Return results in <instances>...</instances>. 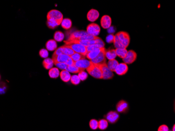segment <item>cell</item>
Segmentation results:
<instances>
[{"label": "cell", "mask_w": 175, "mask_h": 131, "mask_svg": "<svg viewBox=\"0 0 175 131\" xmlns=\"http://www.w3.org/2000/svg\"><path fill=\"white\" fill-rule=\"evenodd\" d=\"M88 73L94 78L98 79H103L102 73L98 65L93 64L91 62L90 65L87 69H86Z\"/></svg>", "instance_id": "6da1fadb"}, {"label": "cell", "mask_w": 175, "mask_h": 131, "mask_svg": "<svg viewBox=\"0 0 175 131\" xmlns=\"http://www.w3.org/2000/svg\"><path fill=\"white\" fill-rule=\"evenodd\" d=\"M52 60L54 62V63H65L68 65H75V62L72 60L70 56L66 55L64 54H60L58 56H53L52 57Z\"/></svg>", "instance_id": "7a4b0ae2"}, {"label": "cell", "mask_w": 175, "mask_h": 131, "mask_svg": "<svg viewBox=\"0 0 175 131\" xmlns=\"http://www.w3.org/2000/svg\"><path fill=\"white\" fill-rule=\"evenodd\" d=\"M105 47L102 48L101 50L94 59L91 60V61L95 64H105L107 63V58L105 56Z\"/></svg>", "instance_id": "3957f363"}, {"label": "cell", "mask_w": 175, "mask_h": 131, "mask_svg": "<svg viewBox=\"0 0 175 131\" xmlns=\"http://www.w3.org/2000/svg\"><path fill=\"white\" fill-rule=\"evenodd\" d=\"M117 36L118 37L120 42L124 47L125 49L127 48L130 43V36L129 34L125 31H120L118 33Z\"/></svg>", "instance_id": "277c9868"}, {"label": "cell", "mask_w": 175, "mask_h": 131, "mask_svg": "<svg viewBox=\"0 0 175 131\" xmlns=\"http://www.w3.org/2000/svg\"><path fill=\"white\" fill-rule=\"evenodd\" d=\"M63 14L56 10H52L49 12L47 15V19H53L59 22L61 24L63 20Z\"/></svg>", "instance_id": "5b68a950"}, {"label": "cell", "mask_w": 175, "mask_h": 131, "mask_svg": "<svg viewBox=\"0 0 175 131\" xmlns=\"http://www.w3.org/2000/svg\"><path fill=\"white\" fill-rule=\"evenodd\" d=\"M68 45L69 47L71 48L76 53H80L84 56H86L87 53V47L83 45L79 44V43H70Z\"/></svg>", "instance_id": "8992f818"}, {"label": "cell", "mask_w": 175, "mask_h": 131, "mask_svg": "<svg viewBox=\"0 0 175 131\" xmlns=\"http://www.w3.org/2000/svg\"><path fill=\"white\" fill-rule=\"evenodd\" d=\"M101 70L102 73V77L103 79H109L113 77L114 74L113 72H112L108 67L107 64H97Z\"/></svg>", "instance_id": "52a82bcc"}, {"label": "cell", "mask_w": 175, "mask_h": 131, "mask_svg": "<svg viewBox=\"0 0 175 131\" xmlns=\"http://www.w3.org/2000/svg\"><path fill=\"white\" fill-rule=\"evenodd\" d=\"M101 31L100 27L98 24L92 22L88 25L87 27V33L93 36H98Z\"/></svg>", "instance_id": "ba28073f"}, {"label": "cell", "mask_w": 175, "mask_h": 131, "mask_svg": "<svg viewBox=\"0 0 175 131\" xmlns=\"http://www.w3.org/2000/svg\"><path fill=\"white\" fill-rule=\"evenodd\" d=\"M137 58V54L134 51H127V53L123 61L126 64H132L135 61Z\"/></svg>", "instance_id": "9c48e42d"}, {"label": "cell", "mask_w": 175, "mask_h": 131, "mask_svg": "<svg viewBox=\"0 0 175 131\" xmlns=\"http://www.w3.org/2000/svg\"><path fill=\"white\" fill-rule=\"evenodd\" d=\"M68 34L67 40H71L75 39H79L82 37L87 35L88 33L86 31H76L70 33V34Z\"/></svg>", "instance_id": "30bf717a"}, {"label": "cell", "mask_w": 175, "mask_h": 131, "mask_svg": "<svg viewBox=\"0 0 175 131\" xmlns=\"http://www.w3.org/2000/svg\"><path fill=\"white\" fill-rule=\"evenodd\" d=\"M129 68L127 64L125 63H119L116 67L114 72H116L118 75L122 76L125 75L127 72Z\"/></svg>", "instance_id": "8fae6325"}, {"label": "cell", "mask_w": 175, "mask_h": 131, "mask_svg": "<svg viewBox=\"0 0 175 131\" xmlns=\"http://www.w3.org/2000/svg\"><path fill=\"white\" fill-rule=\"evenodd\" d=\"M100 23L102 28L104 29H108L111 26V18L109 15H104L102 17Z\"/></svg>", "instance_id": "7c38bea8"}, {"label": "cell", "mask_w": 175, "mask_h": 131, "mask_svg": "<svg viewBox=\"0 0 175 131\" xmlns=\"http://www.w3.org/2000/svg\"><path fill=\"white\" fill-rule=\"evenodd\" d=\"M99 12L95 9H91L88 12L87 14V19L91 22H95L99 17Z\"/></svg>", "instance_id": "4fadbf2b"}, {"label": "cell", "mask_w": 175, "mask_h": 131, "mask_svg": "<svg viewBox=\"0 0 175 131\" xmlns=\"http://www.w3.org/2000/svg\"><path fill=\"white\" fill-rule=\"evenodd\" d=\"M105 117L108 122L113 124L119 120V114L116 112L110 111L107 114Z\"/></svg>", "instance_id": "5bb4252c"}, {"label": "cell", "mask_w": 175, "mask_h": 131, "mask_svg": "<svg viewBox=\"0 0 175 131\" xmlns=\"http://www.w3.org/2000/svg\"><path fill=\"white\" fill-rule=\"evenodd\" d=\"M129 109V105L126 101L122 100L116 105V110L120 113H125Z\"/></svg>", "instance_id": "9a60e30c"}, {"label": "cell", "mask_w": 175, "mask_h": 131, "mask_svg": "<svg viewBox=\"0 0 175 131\" xmlns=\"http://www.w3.org/2000/svg\"><path fill=\"white\" fill-rule=\"evenodd\" d=\"M91 63V60L85 59H81L78 61L75 62V65L77 67L85 70L90 66Z\"/></svg>", "instance_id": "2e32d148"}, {"label": "cell", "mask_w": 175, "mask_h": 131, "mask_svg": "<svg viewBox=\"0 0 175 131\" xmlns=\"http://www.w3.org/2000/svg\"><path fill=\"white\" fill-rule=\"evenodd\" d=\"M101 49L102 48H96L93 50L88 52L87 54H86V58L89 59V60H91L92 59H94L96 56L98 55V54L100 52V51L101 50Z\"/></svg>", "instance_id": "e0dca14e"}, {"label": "cell", "mask_w": 175, "mask_h": 131, "mask_svg": "<svg viewBox=\"0 0 175 131\" xmlns=\"http://www.w3.org/2000/svg\"><path fill=\"white\" fill-rule=\"evenodd\" d=\"M46 47L47 50L50 51H53L56 50L57 48L56 41L54 39L49 40L46 43Z\"/></svg>", "instance_id": "ac0fdd59"}, {"label": "cell", "mask_w": 175, "mask_h": 131, "mask_svg": "<svg viewBox=\"0 0 175 131\" xmlns=\"http://www.w3.org/2000/svg\"><path fill=\"white\" fill-rule=\"evenodd\" d=\"M60 77L63 81L67 83L70 80L71 76L70 73L67 70H62V72H60Z\"/></svg>", "instance_id": "d6986e66"}, {"label": "cell", "mask_w": 175, "mask_h": 131, "mask_svg": "<svg viewBox=\"0 0 175 131\" xmlns=\"http://www.w3.org/2000/svg\"><path fill=\"white\" fill-rule=\"evenodd\" d=\"M49 76L51 78H57L59 77L60 71L59 69L57 67H51L49 71Z\"/></svg>", "instance_id": "ffe728a7"}, {"label": "cell", "mask_w": 175, "mask_h": 131, "mask_svg": "<svg viewBox=\"0 0 175 131\" xmlns=\"http://www.w3.org/2000/svg\"><path fill=\"white\" fill-rule=\"evenodd\" d=\"M61 26L62 28L66 30H68L70 29L72 27V21L70 19L66 18L63 19L62 22L61 23Z\"/></svg>", "instance_id": "44dd1931"}, {"label": "cell", "mask_w": 175, "mask_h": 131, "mask_svg": "<svg viewBox=\"0 0 175 131\" xmlns=\"http://www.w3.org/2000/svg\"><path fill=\"white\" fill-rule=\"evenodd\" d=\"M42 65L45 69L49 70L53 67L54 62L52 59L47 58L44 60V61L42 62Z\"/></svg>", "instance_id": "7402d4cb"}, {"label": "cell", "mask_w": 175, "mask_h": 131, "mask_svg": "<svg viewBox=\"0 0 175 131\" xmlns=\"http://www.w3.org/2000/svg\"><path fill=\"white\" fill-rule=\"evenodd\" d=\"M107 66L108 68L112 71V72H114L116 70V67L119 64L118 61L116 60V59H112V60H109V62H107Z\"/></svg>", "instance_id": "603a6c76"}, {"label": "cell", "mask_w": 175, "mask_h": 131, "mask_svg": "<svg viewBox=\"0 0 175 131\" xmlns=\"http://www.w3.org/2000/svg\"><path fill=\"white\" fill-rule=\"evenodd\" d=\"M61 25L59 22H58L56 20H53V19H48L47 22V25L48 28L54 29L55 28L57 27L58 26Z\"/></svg>", "instance_id": "cb8c5ba5"}, {"label": "cell", "mask_w": 175, "mask_h": 131, "mask_svg": "<svg viewBox=\"0 0 175 131\" xmlns=\"http://www.w3.org/2000/svg\"><path fill=\"white\" fill-rule=\"evenodd\" d=\"M105 56L107 59L110 60L116 59V50L114 49H109L105 50Z\"/></svg>", "instance_id": "d4e9b609"}, {"label": "cell", "mask_w": 175, "mask_h": 131, "mask_svg": "<svg viewBox=\"0 0 175 131\" xmlns=\"http://www.w3.org/2000/svg\"><path fill=\"white\" fill-rule=\"evenodd\" d=\"M62 48L63 54H64L70 56L75 53V52L71 48L69 47L68 45H62Z\"/></svg>", "instance_id": "484cf974"}, {"label": "cell", "mask_w": 175, "mask_h": 131, "mask_svg": "<svg viewBox=\"0 0 175 131\" xmlns=\"http://www.w3.org/2000/svg\"><path fill=\"white\" fill-rule=\"evenodd\" d=\"M64 34L60 31H57L54 34V40L56 42H62L64 39Z\"/></svg>", "instance_id": "4316f807"}, {"label": "cell", "mask_w": 175, "mask_h": 131, "mask_svg": "<svg viewBox=\"0 0 175 131\" xmlns=\"http://www.w3.org/2000/svg\"><path fill=\"white\" fill-rule=\"evenodd\" d=\"M115 50H116V56H118L120 58H122V59L124 58L127 53V50H126V49L116 48Z\"/></svg>", "instance_id": "83f0119b"}, {"label": "cell", "mask_w": 175, "mask_h": 131, "mask_svg": "<svg viewBox=\"0 0 175 131\" xmlns=\"http://www.w3.org/2000/svg\"><path fill=\"white\" fill-rule=\"evenodd\" d=\"M66 70L68 71L69 72L72 73H78L81 71L85 70L77 67L75 65H68Z\"/></svg>", "instance_id": "f1b7e54d"}, {"label": "cell", "mask_w": 175, "mask_h": 131, "mask_svg": "<svg viewBox=\"0 0 175 131\" xmlns=\"http://www.w3.org/2000/svg\"><path fill=\"white\" fill-rule=\"evenodd\" d=\"M108 126V121L105 119H102L98 121V128L101 130H105Z\"/></svg>", "instance_id": "f546056e"}, {"label": "cell", "mask_w": 175, "mask_h": 131, "mask_svg": "<svg viewBox=\"0 0 175 131\" xmlns=\"http://www.w3.org/2000/svg\"><path fill=\"white\" fill-rule=\"evenodd\" d=\"M71 58L72 59V60L74 61L75 62L78 61L80 60H81V59H85L86 58V56H84L83 54H81L80 53H74L73 55L70 56Z\"/></svg>", "instance_id": "4dcf8cb0"}, {"label": "cell", "mask_w": 175, "mask_h": 131, "mask_svg": "<svg viewBox=\"0 0 175 131\" xmlns=\"http://www.w3.org/2000/svg\"><path fill=\"white\" fill-rule=\"evenodd\" d=\"M114 47L116 48H119V49H125L124 47L122 45L121 42L119 41L118 37L117 36V35L116 34V35H114V42H113Z\"/></svg>", "instance_id": "1f68e13d"}, {"label": "cell", "mask_w": 175, "mask_h": 131, "mask_svg": "<svg viewBox=\"0 0 175 131\" xmlns=\"http://www.w3.org/2000/svg\"><path fill=\"white\" fill-rule=\"evenodd\" d=\"M71 83L73 85H77L80 84L81 80L79 77L78 75H74L71 76L70 80Z\"/></svg>", "instance_id": "d6a6232c"}, {"label": "cell", "mask_w": 175, "mask_h": 131, "mask_svg": "<svg viewBox=\"0 0 175 131\" xmlns=\"http://www.w3.org/2000/svg\"><path fill=\"white\" fill-rule=\"evenodd\" d=\"M89 126L93 130H96L98 128V121L95 119H92L89 122Z\"/></svg>", "instance_id": "836d02e7"}, {"label": "cell", "mask_w": 175, "mask_h": 131, "mask_svg": "<svg viewBox=\"0 0 175 131\" xmlns=\"http://www.w3.org/2000/svg\"><path fill=\"white\" fill-rule=\"evenodd\" d=\"M78 76L81 81H84L87 79L88 75L87 73L85 72V70H82L78 73Z\"/></svg>", "instance_id": "e575fe53"}, {"label": "cell", "mask_w": 175, "mask_h": 131, "mask_svg": "<svg viewBox=\"0 0 175 131\" xmlns=\"http://www.w3.org/2000/svg\"><path fill=\"white\" fill-rule=\"evenodd\" d=\"M56 67H58L60 69L62 70H66L67 68L68 67V64L65 63H62V62H59V63H54Z\"/></svg>", "instance_id": "d590c367"}, {"label": "cell", "mask_w": 175, "mask_h": 131, "mask_svg": "<svg viewBox=\"0 0 175 131\" xmlns=\"http://www.w3.org/2000/svg\"><path fill=\"white\" fill-rule=\"evenodd\" d=\"M40 56L41 58H44V59H45L48 58V52L47 50L45 49H42L40 51Z\"/></svg>", "instance_id": "8d00e7d4"}, {"label": "cell", "mask_w": 175, "mask_h": 131, "mask_svg": "<svg viewBox=\"0 0 175 131\" xmlns=\"http://www.w3.org/2000/svg\"><path fill=\"white\" fill-rule=\"evenodd\" d=\"M8 87L6 86L5 83L3 82H1L0 83V94H5L7 90Z\"/></svg>", "instance_id": "74e56055"}, {"label": "cell", "mask_w": 175, "mask_h": 131, "mask_svg": "<svg viewBox=\"0 0 175 131\" xmlns=\"http://www.w3.org/2000/svg\"><path fill=\"white\" fill-rule=\"evenodd\" d=\"M114 35L113 34H110L107 37L106 41L107 43H111L114 42Z\"/></svg>", "instance_id": "f35d334b"}, {"label": "cell", "mask_w": 175, "mask_h": 131, "mask_svg": "<svg viewBox=\"0 0 175 131\" xmlns=\"http://www.w3.org/2000/svg\"><path fill=\"white\" fill-rule=\"evenodd\" d=\"M62 54H63L62 48V46H61L60 47L58 48L57 49L55 50V52L53 54V55H54V56H58V55Z\"/></svg>", "instance_id": "ab89813d"}, {"label": "cell", "mask_w": 175, "mask_h": 131, "mask_svg": "<svg viewBox=\"0 0 175 131\" xmlns=\"http://www.w3.org/2000/svg\"><path fill=\"white\" fill-rule=\"evenodd\" d=\"M158 131H168L169 128L166 125H161L159 127L158 129Z\"/></svg>", "instance_id": "60d3db41"}, {"label": "cell", "mask_w": 175, "mask_h": 131, "mask_svg": "<svg viewBox=\"0 0 175 131\" xmlns=\"http://www.w3.org/2000/svg\"><path fill=\"white\" fill-rule=\"evenodd\" d=\"M175 125H174V126H173V128H172V131H175Z\"/></svg>", "instance_id": "b9f144b4"}, {"label": "cell", "mask_w": 175, "mask_h": 131, "mask_svg": "<svg viewBox=\"0 0 175 131\" xmlns=\"http://www.w3.org/2000/svg\"><path fill=\"white\" fill-rule=\"evenodd\" d=\"M0 79H1V76H0Z\"/></svg>", "instance_id": "7bdbcfd3"}]
</instances>
